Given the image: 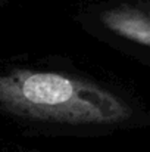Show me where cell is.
<instances>
[{
    "instance_id": "2",
    "label": "cell",
    "mask_w": 150,
    "mask_h": 152,
    "mask_svg": "<svg viewBox=\"0 0 150 152\" xmlns=\"http://www.w3.org/2000/svg\"><path fill=\"white\" fill-rule=\"evenodd\" d=\"M103 27L150 62V0H121L100 13Z\"/></svg>"
},
{
    "instance_id": "1",
    "label": "cell",
    "mask_w": 150,
    "mask_h": 152,
    "mask_svg": "<svg viewBox=\"0 0 150 152\" xmlns=\"http://www.w3.org/2000/svg\"><path fill=\"white\" fill-rule=\"evenodd\" d=\"M0 106L19 115L71 124H118L134 117V108L119 95L53 72L0 75Z\"/></svg>"
}]
</instances>
